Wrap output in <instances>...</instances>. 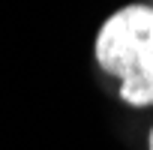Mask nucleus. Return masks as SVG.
Here are the masks:
<instances>
[{
    "label": "nucleus",
    "mask_w": 153,
    "mask_h": 150,
    "mask_svg": "<svg viewBox=\"0 0 153 150\" xmlns=\"http://www.w3.org/2000/svg\"><path fill=\"white\" fill-rule=\"evenodd\" d=\"M93 57L105 75L117 78L126 105H153V6L129 3L111 12L96 30Z\"/></svg>",
    "instance_id": "1"
},
{
    "label": "nucleus",
    "mask_w": 153,
    "mask_h": 150,
    "mask_svg": "<svg viewBox=\"0 0 153 150\" xmlns=\"http://www.w3.org/2000/svg\"><path fill=\"white\" fill-rule=\"evenodd\" d=\"M147 150H153V129H150V135H147Z\"/></svg>",
    "instance_id": "2"
}]
</instances>
